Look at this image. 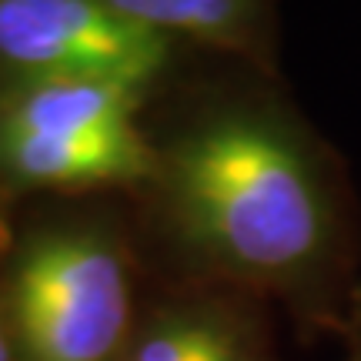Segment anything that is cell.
Listing matches in <instances>:
<instances>
[{
    "mask_svg": "<svg viewBox=\"0 0 361 361\" xmlns=\"http://www.w3.org/2000/svg\"><path fill=\"white\" fill-rule=\"evenodd\" d=\"M144 90L114 80H24L0 111V168L51 191L137 184L161 154L137 128Z\"/></svg>",
    "mask_w": 361,
    "mask_h": 361,
    "instance_id": "2",
    "label": "cell"
},
{
    "mask_svg": "<svg viewBox=\"0 0 361 361\" xmlns=\"http://www.w3.org/2000/svg\"><path fill=\"white\" fill-rule=\"evenodd\" d=\"M0 361H24L20 351H17V341H13L11 322H7V311L0 308Z\"/></svg>",
    "mask_w": 361,
    "mask_h": 361,
    "instance_id": "7",
    "label": "cell"
},
{
    "mask_svg": "<svg viewBox=\"0 0 361 361\" xmlns=\"http://www.w3.org/2000/svg\"><path fill=\"white\" fill-rule=\"evenodd\" d=\"M171 218L211 264L247 281L308 274L331 238V201L311 147L261 111H221L161 154Z\"/></svg>",
    "mask_w": 361,
    "mask_h": 361,
    "instance_id": "1",
    "label": "cell"
},
{
    "mask_svg": "<svg viewBox=\"0 0 361 361\" xmlns=\"http://www.w3.org/2000/svg\"><path fill=\"white\" fill-rule=\"evenodd\" d=\"M134 24L161 37H188L218 47H247L261 17V0H107Z\"/></svg>",
    "mask_w": 361,
    "mask_h": 361,
    "instance_id": "5",
    "label": "cell"
},
{
    "mask_svg": "<svg viewBox=\"0 0 361 361\" xmlns=\"http://www.w3.org/2000/svg\"><path fill=\"white\" fill-rule=\"evenodd\" d=\"M130 305V271L114 241L64 228L20 251L4 311L24 361H117Z\"/></svg>",
    "mask_w": 361,
    "mask_h": 361,
    "instance_id": "3",
    "label": "cell"
},
{
    "mask_svg": "<svg viewBox=\"0 0 361 361\" xmlns=\"http://www.w3.org/2000/svg\"><path fill=\"white\" fill-rule=\"evenodd\" d=\"M171 40L107 0H0V64L20 80H114L147 90Z\"/></svg>",
    "mask_w": 361,
    "mask_h": 361,
    "instance_id": "4",
    "label": "cell"
},
{
    "mask_svg": "<svg viewBox=\"0 0 361 361\" xmlns=\"http://www.w3.org/2000/svg\"><path fill=\"white\" fill-rule=\"evenodd\" d=\"M128 361H255L245 331L214 308H174L134 345Z\"/></svg>",
    "mask_w": 361,
    "mask_h": 361,
    "instance_id": "6",
    "label": "cell"
}]
</instances>
